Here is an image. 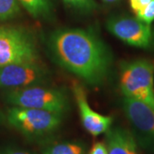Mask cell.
Here are the masks:
<instances>
[{
	"label": "cell",
	"mask_w": 154,
	"mask_h": 154,
	"mask_svg": "<svg viewBox=\"0 0 154 154\" xmlns=\"http://www.w3.org/2000/svg\"><path fill=\"white\" fill-rule=\"evenodd\" d=\"M47 46L61 67L91 86L101 85L110 75L112 54L92 29H57L50 33Z\"/></svg>",
	"instance_id": "6da1fadb"
},
{
	"label": "cell",
	"mask_w": 154,
	"mask_h": 154,
	"mask_svg": "<svg viewBox=\"0 0 154 154\" xmlns=\"http://www.w3.org/2000/svg\"><path fill=\"white\" fill-rule=\"evenodd\" d=\"M119 84L123 97L139 100L154 110V60L139 58L122 62Z\"/></svg>",
	"instance_id": "7a4b0ae2"
},
{
	"label": "cell",
	"mask_w": 154,
	"mask_h": 154,
	"mask_svg": "<svg viewBox=\"0 0 154 154\" xmlns=\"http://www.w3.org/2000/svg\"><path fill=\"white\" fill-rule=\"evenodd\" d=\"M63 117L60 113L18 106H12L7 113L9 124L29 139L51 135L62 125Z\"/></svg>",
	"instance_id": "3957f363"
},
{
	"label": "cell",
	"mask_w": 154,
	"mask_h": 154,
	"mask_svg": "<svg viewBox=\"0 0 154 154\" xmlns=\"http://www.w3.org/2000/svg\"><path fill=\"white\" fill-rule=\"evenodd\" d=\"M5 99L12 106L49 110L63 115L69 106L68 94L63 89L41 85L9 90Z\"/></svg>",
	"instance_id": "277c9868"
},
{
	"label": "cell",
	"mask_w": 154,
	"mask_h": 154,
	"mask_svg": "<svg viewBox=\"0 0 154 154\" xmlns=\"http://www.w3.org/2000/svg\"><path fill=\"white\" fill-rule=\"evenodd\" d=\"M38 60L37 46L28 31L18 27H0V68Z\"/></svg>",
	"instance_id": "5b68a950"
},
{
	"label": "cell",
	"mask_w": 154,
	"mask_h": 154,
	"mask_svg": "<svg viewBox=\"0 0 154 154\" xmlns=\"http://www.w3.org/2000/svg\"><path fill=\"white\" fill-rule=\"evenodd\" d=\"M122 110L138 145L154 153V110L136 99L123 97Z\"/></svg>",
	"instance_id": "8992f818"
},
{
	"label": "cell",
	"mask_w": 154,
	"mask_h": 154,
	"mask_svg": "<svg viewBox=\"0 0 154 154\" xmlns=\"http://www.w3.org/2000/svg\"><path fill=\"white\" fill-rule=\"evenodd\" d=\"M106 28L112 35L129 45L142 49L154 46L153 28L138 17L114 16L107 20Z\"/></svg>",
	"instance_id": "52a82bcc"
},
{
	"label": "cell",
	"mask_w": 154,
	"mask_h": 154,
	"mask_svg": "<svg viewBox=\"0 0 154 154\" xmlns=\"http://www.w3.org/2000/svg\"><path fill=\"white\" fill-rule=\"evenodd\" d=\"M47 79V70L38 61L13 63L0 68V89L13 90L42 85Z\"/></svg>",
	"instance_id": "ba28073f"
},
{
	"label": "cell",
	"mask_w": 154,
	"mask_h": 154,
	"mask_svg": "<svg viewBox=\"0 0 154 154\" xmlns=\"http://www.w3.org/2000/svg\"><path fill=\"white\" fill-rule=\"evenodd\" d=\"M72 92L84 128L93 136H99L107 132L111 128L113 122L112 117L102 115L91 108L88 103L87 93L79 83L73 82Z\"/></svg>",
	"instance_id": "9c48e42d"
},
{
	"label": "cell",
	"mask_w": 154,
	"mask_h": 154,
	"mask_svg": "<svg viewBox=\"0 0 154 154\" xmlns=\"http://www.w3.org/2000/svg\"><path fill=\"white\" fill-rule=\"evenodd\" d=\"M105 134L108 154H138V144L129 130L116 127Z\"/></svg>",
	"instance_id": "30bf717a"
},
{
	"label": "cell",
	"mask_w": 154,
	"mask_h": 154,
	"mask_svg": "<svg viewBox=\"0 0 154 154\" xmlns=\"http://www.w3.org/2000/svg\"><path fill=\"white\" fill-rule=\"evenodd\" d=\"M42 154H88L86 145L81 141L50 143L41 150Z\"/></svg>",
	"instance_id": "8fae6325"
},
{
	"label": "cell",
	"mask_w": 154,
	"mask_h": 154,
	"mask_svg": "<svg viewBox=\"0 0 154 154\" xmlns=\"http://www.w3.org/2000/svg\"><path fill=\"white\" fill-rule=\"evenodd\" d=\"M18 2L34 18L48 19L52 16L51 0H18Z\"/></svg>",
	"instance_id": "7c38bea8"
},
{
	"label": "cell",
	"mask_w": 154,
	"mask_h": 154,
	"mask_svg": "<svg viewBox=\"0 0 154 154\" xmlns=\"http://www.w3.org/2000/svg\"><path fill=\"white\" fill-rule=\"evenodd\" d=\"M18 0H0V21L10 20L20 14Z\"/></svg>",
	"instance_id": "4fadbf2b"
},
{
	"label": "cell",
	"mask_w": 154,
	"mask_h": 154,
	"mask_svg": "<svg viewBox=\"0 0 154 154\" xmlns=\"http://www.w3.org/2000/svg\"><path fill=\"white\" fill-rule=\"evenodd\" d=\"M63 2L69 9L82 14H90L98 9L95 0H63Z\"/></svg>",
	"instance_id": "5bb4252c"
},
{
	"label": "cell",
	"mask_w": 154,
	"mask_h": 154,
	"mask_svg": "<svg viewBox=\"0 0 154 154\" xmlns=\"http://www.w3.org/2000/svg\"><path fill=\"white\" fill-rule=\"evenodd\" d=\"M136 17L151 25L152 22H154V0H152L148 5L139 11L136 14Z\"/></svg>",
	"instance_id": "9a60e30c"
},
{
	"label": "cell",
	"mask_w": 154,
	"mask_h": 154,
	"mask_svg": "<svg viewBox=\"0 0 154 154\" xmlns=\"http://www.w3.org/2000/svg\"><path fill=\"white\" fill-rule=\"evenodd\" d=\"M88 154H108L106 144L102 141L96 142L93 146V147L90 149Z\"/></svg>",
	"instance_id": "2e32d148"
},
{
	"label": "cell",
	"mask_w": 154,
	"mask_h": 154,
	"mask_svg": "<svg viewBox=\"0 0 154 154\" xmlns=\"http://www.w3.org/2000/svg\"><path fill=\"white\" fill-rule=\"evenodd\" d=\"M151 1L152 0H129V2H130V7H131L132 11L134 12L135 15L141 9H143L144 7L146 5H148Z\"/></svg>",
	"instance_id": "e0dca14e"
},
{
	"label": "cell",
	"mask_w": 154,
	"mask_h": 154,
	"mask_svg": "<svg viewBox=\"0 0 154 154\" xmlns=\"http://www.w3.org/2000/svg\"><path fill=\"white\" fill-rule=\"evenodd\" d=\"M0 154H37L33 152L17 147H5L0 150Z\"/></svg>",
	"instance_id": "ac0fdd59"
},
{
	"label": "cell",
	"mask_w": 154,
	"mask_h": 154,
	"mask_svg": "<svg viewBox=\"0 0 154 154\" xmlns=\"http://www.w3.org/2000/svg\"><path fill=\"white\" fill-rule=\"evenodd\" d=\"M103 3H105L106 5H117L119 3H121L122 0H101Z\"/></svg>",
	"instance_id": "d6986e66"
},
{
	"label": "cell",
	"mask_w": 154,
	"mask_h": 154,
	"mask_svg": "<svg viewBox=\"0 0 154 154\" xmlns=\"http://www.w3.org/2000/svg\"><path fill=\"white\" fill-rule=\"evenodd\" d=\"M1 118H2V117H1V115H0V120H1Z\"/></svg>",
	"instance_id": "ffe728a7"
}]
</instances>
